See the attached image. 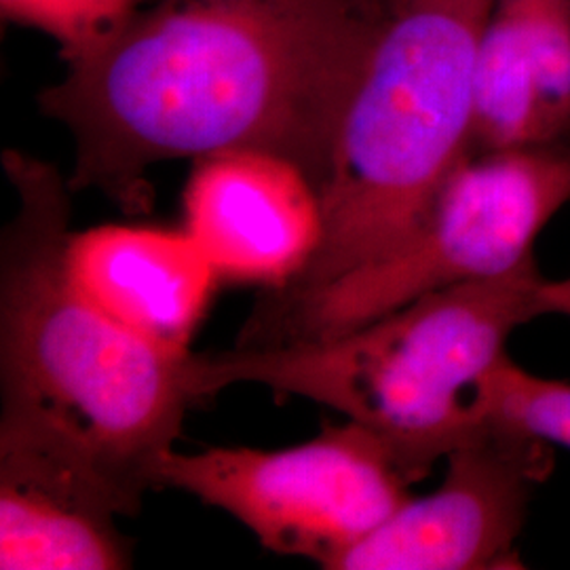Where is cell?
<instances>
[{"label": "cell", "mask_w": 570, "mask_h": 570, "mask_svg": "<svg viewBox=\"0 0 570 570\" xmlns=\"http://www.w3.org/2000/svg\"><path fill=\"white\" fill-rule=\"evenodd\" d=\"M362 0H157L66 58L39 96L75 144L72 190L127 214L155 165L266 150L324 190L348 100L385 26Z\"/></svg>", "instance_id": "cell-1"}, {"label": "cell", "mask_w": 570, "mask_h": 570, "mask_svg": "<svg viewBox=\"0 0 570 570\" xmlns=\"http://www.w3.org/2000/svg\"><path fill=\"white\" fill-rule=\"evenodd\" d=\"M2 164L20 202L0 237L2 407L37 412L79 435L142 505L195 402L190 353L138 336L79 284L68 258V178L16 150Z\"/></svg>", "instance_id": "cell-2"}, {"label": "cell", "mask_w": 570, "mask_h": 570, "mask_svg": "<svg viewBox=\"0 0 570 570\" xmlns=\"http://www.w3.org/2000/svg\"><path fill=\"white\" fill-rule=\"evenodd\" d=\"M537 261L452 285L343 334L266 348L190 353L193 400L256 383L343 412L379 435L412 482L478 429L482 385L518 327L543 317Z\"/></svg>", "instance_id": "cell-3"}, {"label": "cell", "mask_w": 570, "mask_h": 570, "mask_svg": "<svg viewBox=\"0 0 570 570\" xmlns=\"http://www.w3.org/2000/svg\"><path fill=\"white\" fill-rule=\"evenodd\" d=\"M494 0H404L385 21L334 144L324 233L275 296H305L381 261L423 223L471 153L473 70Z\"/></svg>", "instance_id": "cell-4"}, {"label": "cell", "mask_w": 570, "mask_h": 570, "mask_svg": "<svg viewBox=\"0 0 570 570\" xmlns=\"http://www.w3.org/2000/svg\"><path fill=\"white\" fill-rule=\"evenodd\" d=\"M569 202L570 140L469 153L387 256L313 294L263 292L235 346L322 341L433 292L508 275L534 258L539 235Z\"/></svg>", "instance_id": "cell-5"}, {"label": "cell", "mask_w": 570, "mask_h": 570, "mask_svg": "<svg viewBox=\"0 0 570 570\" xmlns=\"http://www.w3.org/2000/svg\"><path fill=\"white\" fill-rule=\"evenodd\" d=\"M412 478L387 444L353 421L285 450L167 452L157 489H178L252 530L266 550L332 570L410 501Z\"/></svg>", "instance_id": "cell-6"}, {"label": "cell", "mask_w": 570, "mask_h": 570, "mask_svg": "<svg viewBox=\"0 0 570 570\" xmlns=\"http://www.w3.org/2000/svg\"><path fill=\"white\" fill-rule=\"evenodd\" d=\"M553 444L484 423L446 456L428 497H410L332 570L522 569L518 539L537 489L553 471Z\"/></svg>", "instance_id": "cell-7"}, {"label": "cell", "mask_w": 570, "mask_h": 570, "mask_svg": "<svg viewBox=\"0 0 570 570\" xmlns=\"http://www.w3.org/2000/svg\"><path fill=\"white\" fill-rule=\"evenodd\" d=\"M140 510L79 435L2 407L0 569H129L131 543L117 518Z\"/></svg>", "instance_id": "cell-8"}, {"label": "cell", "mask_w": 570, "mask_h": 570, "mask_svg": "<svg viewBox=\"0 0 570 570\" xmlns=\"http://www.w3.org/2000/svg\"><path fill=\"white\" fill-rule=\"evenodd\" d=\"M184 230L220 279L277 289L303 273L324 233L322 197L305 171L266 150L193 161Z\"/></svg>", "instance_id": "cell-9"}, {"label": "cell", "mask_w": 570, "mask_h": 570, "mask_svg": "<svg viewBox=\"0 0 570 570\" xmlns=\"http://www.w3.org/2000/svg\"><path fill=\"white\" fill-rule=\"evenodd\" d=\"M570 140V0H494L475 53L471 153Z\"/></svg>", "instance_id": "cell-10"}, {"label": "cell", "mask_w": 570, "mask_h": 570, "mask_svg": "<svg viewBox=\"0 0 570 570\" xmlns=\"http://www.w3.org/2000/svg\"><path fill=\"white\" fill-rule=\"evenodd\" d=\"M68 258L85 292L119 324L165 351L190 353L220 277L184 228L72 230Z\"/></svg>", "instance_id": "cell-11"}, {"label": "cell", "mask_w": 570, "mask_h": 570, "mask_svg": "<svg viewBox=\"0 0 570 570\" xmlns=\"http://www.w3.org/2000/svg\"><path fill=\"white\" fill-rule=\"evenodd\" d=\"M480 406L487 423L518 429L553 446L570 449V385L541 379L510 357L482 385Z\"/></svg>", "instance_id": "cell-12"}, {"label": "cell", "mask_w": 570, "mask_h": 570, "mask_svg": "<svg viewBox=\"0 0 570 570\" xmlns=\"http://www.w3.org/2000/svg\"><path fill=\"white\" fill-rule=\"evenodd\" d=\"M144 0H0L7 20L35 26L60 42L63 60L112 32Z\"/></svg>", "instance_id": "cell-13"}, {"label": "cell", "mask_w": 570, "mask_h": 570, "mask_svg": "<svg viewBox=\"0 0 570 570\" xmlns=\"http://www.w3.org/2000/svg\"><path fill=\"white\" fill-rule=\"evenodd\" d=\"M539 298H541L543 315L570 317V275L564 279H556V282L546 279L541 285Z\"/></svg>", "instance_id": "cell-14"}, {"label": "cell", "mask_w": 570, "mask_h": 570, "mask_svg": "<svg viewBox=\"0 0 570 570\" xmlns=\"http://www.w3.org/2000/svg\"><path fill=\"white\" fill-rule=\"evenodd\" d=\"M374 13H379L383 20H389L404 0H362Z\"/></svg>", "instance_id": "cell-15"}]
</instances>
